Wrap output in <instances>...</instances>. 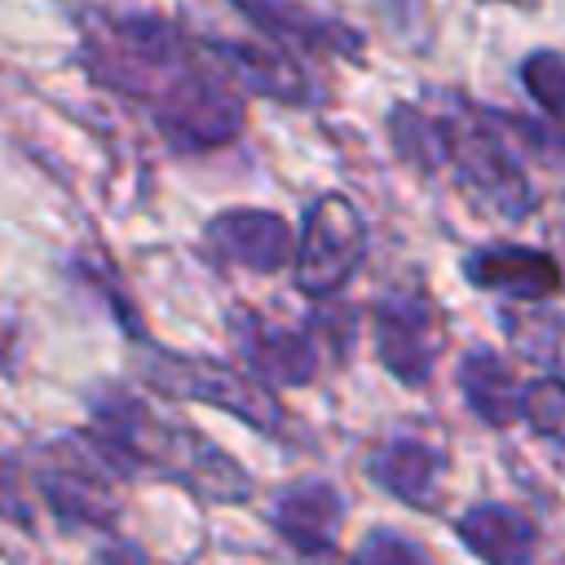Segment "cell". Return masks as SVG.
<instances>
[{"label":"cell","mask_w":565,"mask_h":565,"mask_svg":"<svg viewBox=\"0 0 565 565\" xmlns=\"http://www.w3.org/2000/svg\"><path fill=\"white\" fill-rule=\"evenodd\" d=\"M362 243H366L362 216L340 194L318 199L309 207V221H305V234L296 247V282L313 296L335 291L362 260Z\"/></svg>","instance_id":"cell-1"},{"label":"cell","mask_w":565,"mask_h":565,"mask_svg":"<svg viewBox=\"0 0 565 565\" xmlns=\"http://www.w3.org/2000/svg\"><path fill=\"white\" fill-rule=\"evenodd\" d=\"M238 119H243L238 97L203 75H181L177 84L163 88V102H159L163 132L185 150L221 146L225 137H234Z\"/></svg>","instance_id":"cell-2"},{"label":"cell","mask_w":565,"mask_h":565,"mask_svg":"<svg viewBox=\"0 0 565 565\" xmlns=\"http://www.w3.org/2000/svg\"><path fill=\"white\" fill-rule=\"evenodd\" d=\"M375 335H380V353L388 362V371L406 384L428 380L433 358H437V327H433V309L424 300H380L375 309Z\"/></svg>","instance_id":"cell-3"},{"label":"cell","mask_w":565,"mask_h":565,"mask_svg":"<svg viewBox=\"0 0 565 565\" xmlns=\"http://www.w3.org/2000/svg\"><path fill=\"white\" fill-rule=\"evenodd\" d=\"M150 380L168 393H181V397H212V402L247 415L260 428H278L269 393L252 380H238L234 371H225L216 362H168L163 371H150Z\"/></svg>","instance_id":"cell-4"},{"label":"cell","mask_w":565,"mask_h":565,"mask_svg":"<svg viewBox=\"0 0 565 565\" xmlns=\"http://www.w3.org/2000/svg\"><path fill=\"white\" fill-rule=\"evenodd\" d=\"M212 247L221 260L247 265V269H278L291 256V234L278 216L269 212H225L221 221H212Z\"/></svg>","instance_id":"cell-5"},{"label":"cell","mask_w":565,"mask_h":565,"mask_svg":"<svg viewBox=\"0 0 565 565\" xmlns=\"http://www.w3.org/2000/svg\"><path fill=\"white\" fill-rule=\"evenodd\" d=\"M468 278L477 287L508 291L516 300H539V296L556 291V282H561L552 256L530 252V247H494V252H481V256H472Z\"/></svg>","instance_id":"cell-6"},{"label":"cell","mask_w":565,"mask_h":565,"mask_svg":"<svg viewBox=\"0 0 565 565\" xmlns=\"http://www.w3.org/2000/svg\"><path fill=\"white\" fill-rule=\"evenodd\" d=\"M459 534L494 565H525L534 556V525L512 508H477L459 521Z\"/></svg>","instance_id":"cell-7"},{"label":"cell","mask_w":565,"mask_h":565,"mask_svg":"<svg viewBox=\"0 0 565 565\" xmlns=\"http://www.w3.org/2000/svg\"><path fill=\"white\" fill-rule=\"evenodd\" d=\"M340 525V499L327 486H296L282 494L278 503V530L287 534V543H296L300 552H322L331 547Z\"/></svg>","instance_id":"cell-8"},{"label":"cell","mask_w":565,"mask_h":565,"mask_svg":"<svg viewBox=\"0 0 565 565\" xmlns=\"http://www.w3.org/2000/svg\"><path fill=\"white\" fill-rule=\"evenodd\" d=\"M459 384H463V397L477 406L481 419L490 424H508L521 415V402L525 393H516V380L512 371L494 358V353H472L459 371Z\"/></svg>","instance_id":"cell-9"},{"label":"cell","mask_w":565,"mask_h":565,"mask_svg":"<svg viewBox=\"0 0 565 565\" xmlns=\"http://www.w3.org/2000/svg\"><path fill=\"white\" fill-rule=\"evenodd\" d=\"M375 477L406 503H424L437 490V455L419 441H393L371 459Z\"/></svg>","instance_id":"cell-10"},{"label":"cell","mask_w":565,"mask_h":565,"mask_svg":"<svg viewBox=\"0 0 565 565\" xmlns=\"http://www.w3.org/2000/svg\"><path fill=\"white\" fill-rule=\"evenodd\" d=\"M44 494L53 499L57 512L79 516V521H106L110 508H115L106 481H102L93 468H84V463H62V468H53V472L44 477Z\"/></svg>","instance_id":"cell-11"},{"label":"cell","mask_w":565,"mask_h":565,"mask_svg":"<svg viewBox=\"0 0 565 565\" xmlns=\"http://www.w3.org/2000/svg\"><path fill=\"white\" fill-rule=\"evenodd\" d=\"M252 327V322H247ZM243 353L252 358V366H260L265 375H282V380H305L313 371V349L305 335H278V331H256L243 335Z\"/></svg>","instance_id":"cell-12"},{"label":"cell","mask_w":565,"mask_h":565,"mask_svg":"<svg viewBox=\"0 0 565 565\" xmlns=\"http://www.w3.org/2000/svg\"><path fill=\"white\" fill-rule=\"evenodd\" d=\"M225 57L238 66V75L252 84V88H260V93H278V97H300V88H305V79H300V71L282 57V53H269V49H252V44H230L225 49Z\"/></svg>","instance_id":"cell-13"},{"label":"cell","mask_w":565,"mask_h":565,"mask_svg":"<svg viewBox=\"0 0 565 565\" xmlns=\"http://www.w3.org/2000/svg\"><path fill=\"white\" fill-rule=\"evenodd\" d=\"M521 415L530 419L534 433L565 441V380H539L525 388Z\"/></svg>","instance_id":"cell-14"},{"label":"cell","mask_w":565,"mask_h":565,"mask_svg":"<svg viewBox=\"0 0 565 565\" xmlns=\"http://www.w3.org/2000/svg\"><path fill=\"white\" fill-rule=\"evenodd\" d=\"M525 84H530V93H534L539 106H547L552 115H565V57L534 53L525 62Z\"/></svg>","instance_id":"cell-15"},{"label":"cell","mask_w":565,"mask_h":565,"mask_svg":"<svg viewBox=\"0 0 565 565\" xmlns=\"http://www.w3.org/2000/svg\"><path fill=\"white\" fill-rule=\"evenodd\" d=\"M358 565H428V556L406 543V539H393V534H371L358 552Z\"/></svg>","instance_id":"cell-16"},{"label":"cell","mask_w":565,"mask_h":565,"mask_svg":"<svg viewBox=\"0 0 565 565\" xmlns=\"http://www.w3.org/2000/svg\"><path fill=\"white\" fill-rule=\"evenodd\" d=\"M102 565H137V556L132 552H110V556H102Z\"/></svg>","instance_id":"cell-17"}]
</instances>
